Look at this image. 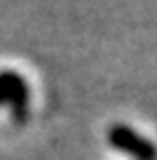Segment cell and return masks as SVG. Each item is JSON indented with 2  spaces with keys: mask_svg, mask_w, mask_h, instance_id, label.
<instances>
[{
  "mask_svg": "<svg viewBox=\"0 0 157 160\" xmlns=\"http://www.w3.org/2000/svg\"><path fill=\"white\" fill-rule=\"evenodd\" d=\"M108 144L113 148L122 151L124 155H131L134 160H157V146L127 125H113L110 127L108 130Z\"/></svg>",
  "mask_w": 157,
  "mask_h": 160,
  "instance_id": "1",
  "label": "cell"
},
{
  "mask_svg": "<svg viewBox=\"0 0 157 160\" xmlns=\"http://www.w3.org/2000/svg\"><path fill=\"white\" fill-rule=\"evenodd\" d=\"M0 104L12 106L17 120H26L28 87H26V80L14 71H0Z\"/></svg>",
  "mask_w": 157,
  "mask_h": 160,
  "instance_id": "2",
  "label": "cell"
}]
</instances>
